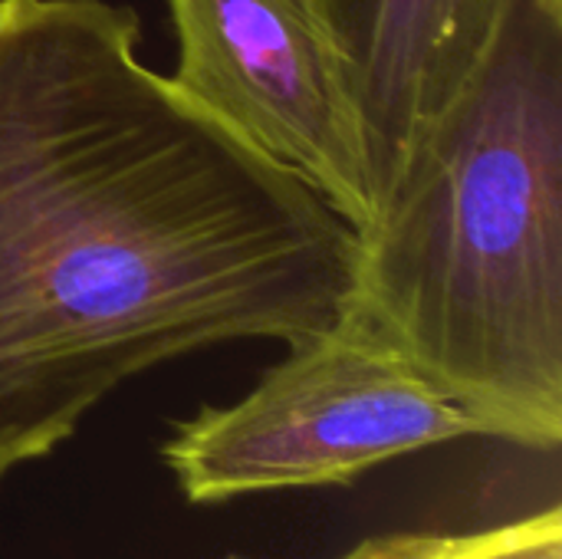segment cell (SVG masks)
Returning <instances> with one entry per match:
<instances>
[{
  "instance_id": "obj_1",
  "label": "cell",
  "mask_w": 562,
  "mask_h": 559,
  "mask_svg": "<svg viewBox=\"0 0 562 559\" xmlns=\"http://www.w3.org/2000/svg\"><path fill=\"white\" fill-rule=\"evenodd\" d=\"M359 231L138 56L109 0H0V481L128 379L329 326Z\"/></svg>"
},
{
  "instance_id": "obj_2",
  "label": "cell",
  "mask_w": 562,
  "mask_h": 559,
  "mask_svg": "<svg viewBox=\"0 0 562 559\" xmlns=\"http://www.w3.org/2000/svg\"><path fill=\"white\" fill-rule=\"evenodd\" d=\"M494 432L562 441V0H510L484 56L415 135L356 290Z\"/></svg>"
},
{
  "instance_id": "obj_3",
  "label": "cell",
  "mask_w": 562,
  "mask_h": 559,
  "mask_svg": "<svg viewBox=\"0 0 562 559\" xmlns=\"http://www.w3.org/2000/svg\"><path fill=\"white\" fill-rule=\"evenodd\" d=\"M461 438H494L487 418L435 379L359 300L234 405L178 422L161 448L191 504L306 488H346L372 468Z\"/></svg>"
},
{
  "instance_id": "obj_4",
  "label": "cell",
  "mask_w": 562,
  "mask_h": 559,
  "mask_svg": "<svg viewBox=\"0 0 562 559\" xmlns=\"http://www.w3.org/2000/svg\"><path fill=\"white\" fill-rule=\"evenodd\" d=\"M175 86L300 175L359 234L375 194L359 119L306 0H168Z\"/></svg>"
},
{
  "instance_id": "obj_5",
  "label": "cell",
  "mask_w": 562,
  "mask_h": 559,
  "mask_svg": "<svg viewBox=\"0 0 562 559\" xmlns=\"http://www.w3.org/2000/svg\"><path fill=\"white\" fill-rule=\"evenodd\" d=\"M359 119L375 208L464 86L510 0H306Z\"/></svg>"
},
{
  "instance_id": "obj_6",
  "label": "cell",
  "mask_w": 562,
  "mask_h": 559,
  "mask_svg": "<svg viewBox=\"0 0 562 559\" xmlns=\"http://www.w3.org/2000/svg\"><path fill=\"white\" fill-rule=\"evenodd\" d=\"M339 559H562V511L553 504L514 524L471 534H385Z\"/></svg>"
}]
</instances>
